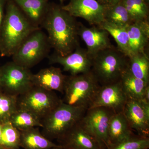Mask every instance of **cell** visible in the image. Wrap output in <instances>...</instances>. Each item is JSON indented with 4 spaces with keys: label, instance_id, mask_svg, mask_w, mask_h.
Listing matches in <instances>:
<instances>
[{
    "label": "cell",
    "instance_id": "29",
    "mask_svg": "<svg viewBox=\"0 0 149 149\" xmlns=\"http://www.w3.org/2000/svg\"><path fill=\"white\" fill-rule=\"evenodd\" d=\"M149 148V137L134 134L117 144L111 145L107 149H148Z\"/></svg>",
    "mask_w": 149,
    "mask_h": 149
},
{
    "label": "cell",
    "instance_id": "5",
    "mask_svg": "<svg viewBox=\"0 0 149 149\" xmlns=\"http://www.w3.org/2000/svg\"><path fill=\"white\" fill-rule=\"evenodd\" d=\"M87 110L62 102L42 119V134L51 141L57 140L80 121Z\"/></svg>",
    "mask_w": 149,
    "mask_h": 149
},
{
    "label": "cell",
    "instance_id": "25",
    "mask_svg": "<svg viewBox=\"0 0 149 149\" xmlns=\"http://www.w3.org/2000/svg\"><path fill=\"white\" fill-rule=\"evenodd\" d=\"M105 29L113 37L117 44V49L129 58L130 56L129 40L126 27L118 26L103 22L99 25Z\"/></svg>",
    "mask_w": 149,
    "mask_h": 149
},
{
    "label": "cell",
    "instance_id": "6",
    "mask_svg": "<svg viewBox=\"0 0 149 149\" xmlns=\"http://www.w3.org/2000/svg\"><path fill=\"white\" fill-rule=\"evenodd\" d=\"M51 49L47 36L41 28L32 32L12 56V61L30 69L48 57Z\"/></svg>",
    "mask_w": 149,
    "mask_h": 149
},
{
    "label": "cell",
    "instance_id": "14",
    "mask_svg": "<svg viewBox=\"0 0 149 149\" xmlns=\"http://www.w3.org/2000/svg\"><path fill=\"white\" fill-rule=\"evenodd\" d=\"M78 35L85 42L87 52L92 58L100 52L113 47L110 40L109 33L100 26L88 27L80 23Z\"/></svg>",
    "mask_w": 149,
    "mask_h": 149
},
{
    "label": "cell",
    "instance_id": "36",
    "mask_svg": "<svg viewBox=\"0 0 149 149\" xmlns=\"http://www.w3.org/2000/svg\"><path fill=\"white\" fill-rule=\"evenodd\" d=\"M60 1L61 3L62 4L64 2V1H65L66 0H59Z\"/></svg>",
    "mask_w": 149,
    "mask_h": 149
},
{
    "label": "cell",
    "instance_id": "37",
    "mask_svg": "<svg viewBox=\"0 0 149 149\" xmlns=\"http://www.w3.org/2000/svg\"><path fill=\"white\" fill-rule=\"evenodd\" d=\"M144 1H145L149 5V0H144Z\"/></svg>",
    "mask_w": 149,
    "mask_h": 149
},
{
    "label": "cell",
    "instance_id": "4",
    "mask_svg": "<svg viewBox=\"0 0 149 149\" xmlns=\"http://www.w3.org/2000/svg\"><path fill=\"white\" fill-rule=\"evenodd\" d=\"M100 85L92 71L67 76L62 101L71 106L88 110Z\"/></svg>",
    "mask_w": 149,
    "mask_h": 149
},
{
    "label": "cell",
    "instance_id": "16",
    "mask_svg": "<svg viewBox=\"0 0 149 149\" xmlns=\"http://www.w3.org/2000/svg\"><path fill=\"white\" fill-rule=\"evenodd\" d=\"M66 77L59 68L50 67L33 74L32 82L35 87L63 93Z\"/></svg>",
    "mask_w": 149,
    "mask_h": 149
},
{
    "label": "cell",
    "instance_id": "12",
    "mask_svg": "<svg viewBox=\"0 0 149 149\" xmlns=\"http://www.w3.org/2000/svg\"><path fill=\"white\" fill-rule=\"evenodd\" d=\"M61 7L71 16L84 19L92 26H99L104 21V5L97 0H70Z\"/></svg>",
    "mask_w": 149,
    "mask_h": 149
},
{
    "label": "cell",
    "instance_id": "3",
    "mask_svg": "<svg viewBox=\"0 0 149 149\" xmlns=\"http://www.w3.org/2000/svg\"><path fill=\"white\" fill-rule=\"evenodd\" d=\"M128 60L127 56L113 47L93 57L91 71L100 85L112 84L120 80Z\"/></svg>",
    "mask_w": 149,
    "mask_h": 149
},
{
    "label": "cell",
    "instance_id": "10",
    "mask_svg": "<svg viewBox=\"0 0 149 149\" xmlns=\"http://www.w3.org/2000/svg\"><path fill=\"white\" fill-rule=\"evenodd\" d=\"M128 100L119 80L112 84L100 85L89 109L104 107L115 113L122 112Z\"/></svg>",
    "mask_w": 149,
    "mask_h": 149
},
{
    "label": "cell",
    "instance_id": "32",
    "mask_svg": "<svg viewBox=\"0 0 149 149\" xmlns=\"http://www.w3.org/2000/svg\"><path fill=\"white\" fill-rule=\"evenodd\" d=\"M143 100L149 103V85L147 86L144 92L143 99Z\"/></svg>",
    "mask_w": 149,
    "mask_h": 149
},
{
    "label": "cell",
    "instance_id": "19",
    "mask_svg": "<svg viewBox=\"0 0 149 149\" xmlns=\"http://www.w3.org/2000/svg\"><path fill=\"white\" fill-rule=\"evenodd\" d=\"M132 130L122 112L114 113L111 118L109 127L110 146L133 136L134 134Z\"/></svg>",
    "mask_w": 149,
    "mask_h": 149
},
{
    "label": "cell",
    "instance_id": "8",
    "mask_svg": "<svg viewBox=\"0 0 149 149\" xmlns=\"http://www.w3.org/2000/svg\"><path fill=\"white\" fill-rule=\"evenodd\" d=\"M114 113L106 108L89 109L79 121L81 127L97 141L102 149H107L110 146L109 127L111 118Z\"/></svg>",
    "mask_w": 149,
    "mask_h": 149
},
{
    "label": "cell",
    "instance_id": "31",
    "mask_svg": "<svg viewBox=\"0 0 149 149\" xmlns=\"http://www.w3.org/2000/svg\"><path fill=\"white\" fill-rule=\"evenodd\" d=\"M103 5H111L121 2L122 0H97Z\"/></svg>",
    "mask_w": 149,
    "mask_h": 149
},
{
    "label": "cell",
    "instance_id": "22",
    "mask_svg": "<svg viewBox=\"0 0 149 149\" xmlns=\"http://www.w3.org/2000/svg\"><path fill=\"white\" fill-rule=\"evenodd\" d=\"M42 119L29 111L18 107L10 120V122L19 131L33 127H42Z\"/></svg>",
    "mask_w": 149,
    "mask_h": 149
},
{
    "label": "cell",
    "instance_id": "18",
    "mask_svg": "<svg viewBox=\"0 0 149 149\" xmlns=\"http://www.w3.org/2000/svg\"><path fill=\"white\" fill-rule=\"evenodd\" d=\"M13 1L30 22L35 27L41 28L49 8V0Z\"/></svg>",
    "mask_w": 149,
    "mask_h": 149
},
{
    "label": "cell",
    "instance_id": "35",
    "mask_svg": "<svg viewBox=\"0 0 149 149\" xmlns=\"http://www.w3.org/2000/svg\"><path fill=\"white\" fill-rule=\"evenodd\" d=\"M2 91V88L1 82V76H0V91Z\"/></svg>",
    "mask_w": 149,
    "mask_h": 149
},
{
    "label": "cell",
    "instance_id": "33",
    "mask_svg": "<svg viewBox=\"0 0 149 149\" xmlns=\"http://www.w3.org/2000/svg\"><path fill=\"white\" fill-rule=\"evenodd\" d=\"M2 124L0 123V149H1V135Z\"/></svg>",
    "mask_w": 149,
    "mask_h": 149
},
{
    "label": "cell",
    "instance_id": "13",
    "mask_svg": "<svg viewBox=\"0 0 149 149\" xmlns=\"http://www.w3.org/2000/svg\"><path fill=\"white\" fill-rule=\"evenodd\" d=\"M123 113L132 130L139 136H149V103L143 100H128Z\"/></svg>",
    "mask_w": 149,
    "mask_h": 149
},
{
    "label": "cell",
    "instance_id": "9",
    "mask_svg": "<svg viewBox=\"0 0 149 149\" xmlns=\"http://www.w3.org/2000/svg\"><path fill=\"white\" fill-rule=\"evenodd\" d=\"M32 74L29 69L13 61L6 63L0 66L2 91L13 95H21L34 86Z\"/></svg>",
    "mask_w": 149,
    "mask_h": 149
},
{
    "label": "cell",
    "instance_id": "15",
    "mask_svg": "<svg viewBox=\"0 0 149 149\" xmlns=\"http://www.w3.org/2000/svg\"><path fill=\"white\" fill-rule=\"evenodd\" d=\"M57 141L58 145L68 149H102L97 141L81 127L79 122Z\"/></svg>",
    "mask_w": 149,
    "mask_h": 149
},
{
    "label": "cell",
    "instance_id": "26",
    "mask_svg": "<svg viewBox=\"0 0 149 149\" xmlns=\"http://www.w3.org/2000/svg\"><path fill=\"white\" fill-rule=\"evenodd\" d=\"M132 22L148 20V4L144 0H122Z\"/></svg>",
    "mask_w": 149,
    "mask_h": 149
},
{
    "label": "cell",
    "instance_id": "11",
    "mask_svg": "<svg viewBox=\"0 0 149 149\" xmlns=\"http://www.w3.org/2000/svg\"><path fill=\"white\" fill-rule=\"evenodd\" d=\"M50 64H58L63 70L69 72L70 75H77L90 72L93 65V58L86 49L78 46L71 53L65 56L59 55L54 52L48 56Z\"/></svg>",
    "mask_w": 149,
    "mask_h": 149
},
{
    "label": "cell",
    "instance_id": "1",
    "mask_svg": "<svg viewBox=\"0 0 149 149\" xmlns=\"http://www.w3.org/2000/svg\"><path fill=\"white\" fill-rule=\"evenodd\" d=\"M79 23L61 5L49 3L45 17L40 27L47 33L51 48L59 55L71 53L79 46L78 30Z\"/></svg>",
    "mask_w": 149,
    "mask_h": 149
},
{
    "label": "cell",
    "instance_id": "2",
    "mask_svg": "<svg viewBox=\"0 0 149 149\" xmlns=\"http://www.w3.org/2000/svg\"><path fill=\"white\" fill-rule=\"evenodd\" d=\"M39 28L30 22L13 0H7L0 31V56L11 57L26 38Z\"/></svg>",
    "mask_w": 149,
    "mask_h": 149
},
{
    "label": "cell",
    "instance_id": "20",
    "mask_svg": "<svg viewBox=\"0 0 149 149\" xmlns=\"http://www.w3.org/2000/svg\"><path fill=\"white\" fill-rule=\"evenodd\" d=\"M20 146L24 149H48L58 147L36 127L20 131Z\"/></svg>",
    "mask_w": 149,
    "mask_h": 149
},
{
    "label": "cell",
    "instance_id": "28",
    "mask_svg": "<svg viewBox=\"0 0 149 149\" xmlns=\"http://www.w3.org/2000/svg\"><path fill=\"white\" fill-rule=\"evenodd\" d=\"M18 96L0 91V123L9 122L18 107Z\"/></svg>",
    "mask_w": 149,
    "mask_h": 149
},
{
    "label": "cell",
    "instance_id": "17",
    "mask_svg": "<svg viewBox=\"0 0 149 149\" xmlns=\"http://www.w3.org/2000/svg\"><path fill=\"white\" fill-rule=\"evenodd\" d=\"M126 30L130 56L146 52L149 39L148 19L133 22L126 27Z\"/></svg>",
    "mask_w": 149,
    "mask_h": 149
},
{
    "label": "cell",
    "instance_id": "38",
    "mask_svg": "<svg viewBox=\"0 0 149 149\" xmlns=\"http://www.w3.org/2000/svg\"><path fill=\"white\" fill-rule=\"evenodd\" d=\"M65 149H66V148H65Z\"/></svg>",
    "mask_w": 149,
    "mask_h": 149
},
{
    "label": "cell",
    "instance_id": "7",
    "mask_svg": "<svg viewBox=\"0 0 149 149\" xmlns=\"http://www.w3.org/2000/svg\"><path fill=\"white\" fill-rule=\"evenodd\" d=\"M62 102L54 91L33 86L18 97V107L42 119Z\"/></svg>",
    "mask_w": 149,
    "mask_h": 149
},
{
    "label": "cell",
    "instance_id": "23",
    "mask_svg": "<svg viewBox=\"0 0 149 149\" xmlns=\"http://www.w3.org/2000/svg\"><path fill=\"white\" fill-rule=\"evenodd\" d=\"M127 69L134 77L149 83V58L146 52L128 58Z\"/></svg>",
    "mask_w": 149,
    "mask_h": 149
},
{
    "label": "cell",
    "instance_id": "21",
    "mask_svg": "<svg viewBox=\"0 0 149 149\" xmlns=\"http://www.w3.org/2000/svg\"><path fill=\"white\" fill-rule=\"evenodd\" d=\"M123 89L128 100H143L144 92L149 83L134 77L126 70L120 80Z\"/></svg>",
    "mask_w": 149,
    "mask_h": 149
},
{
    "label": "cell",
    "instance_id": "24",
    "mask_svg": "<svg viewBox=\"0 0 149 149\" xmlns=\"http://www.w3.org/2000/svg\"><path fill=\"white\" fill-rule=\"evenodd\" d=\"M104 22L126 27L133 23L122 2L111 5H104Z\"/></svg>",
    "mask_w": 149,
    "mask_h": 149
},
{
    "label": "cell",
    "instance_id": "27",
    "mask_svg": "<svg viewBox=\"0 0 149 149\" xmlns=\"http://www.w3.org/2000/svg\"><path fill=\"white\" fill-rule=\"evenodd\" d=\"M20 132L9 122L2 124L1 147L2 149H19Z\"/></svg>",
    "mask_w": 149,
    "mask_h": 149
},
{
    "label": "cell",
    "instance_id": "30",
    "mask_svg": "<svg viewBox=\"0 0 149 149\" xmlns=\"http://www.w3.org/2000/svg\"><path fill=\"white\" fill-rule=\"evenodd\" d=\"M7 0H0V31L3 19Z\"/></svg>",
    "mask_w": 149,
    "mask_h": 149
},
{
    "label": "cell",
    "instance_id": "34",
    "mask_svg": "<svg viewBox=\"0 0 149 149\" xmlns=\"http://www.w3.org/2000/svg\"><path fill=\"white\" fill-rule=\"evenodd\" d=\"M48 149H66L65 148H63L60 145V146H59L58 147H55V148H51Z\"/></svg>",
    "mask_w": 149,
    "mask_h": 149
}]
</instances>
